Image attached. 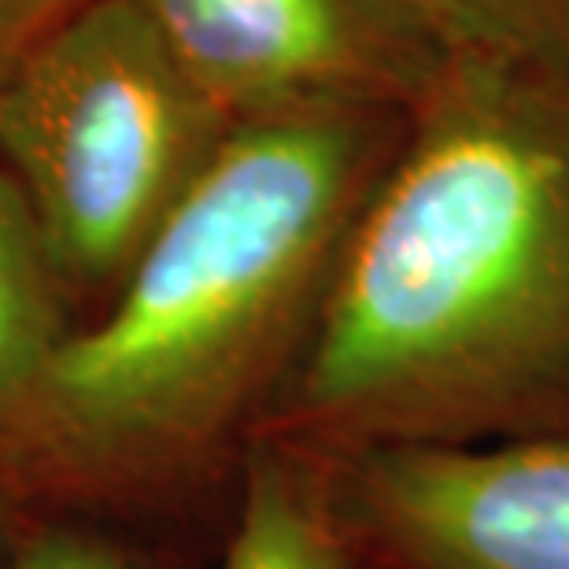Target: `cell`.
Here are the masks:
<instances>
[{
    "instance_id": "obj_4",
    "label": "cell",
    "mask_w": 569,
    "mask_h": 569,
    "mask_svg": "<svg viewBox=\"0 0 569 569\" xmlns=\"http://www.w3.org/2000/svg\"><path fill=\"white\" fill-rule=\"evenodd\" d=\"M315 459L367 569H569L562 437L370 443Z\"/></svg>"
},
{
    "instance_id": "obj_7",
    "label": "cell",
    "mask_w": 569,
    "mask_h": 569,
    "mask_svg": "<svg viewBox=\"0 0 569 569\" xmlns=\"http://www.w3.org/2000/svg\"><path fill=\"white\" fill-rule=\"evenodd\" d=\"M60 284L30 200L0 170V437L30 411L67 340Z\"/></svg>"
},
{
    "instance_id": "obj_9",
    "label": "cell",
    "mask_w": 569,
    "mask_h": 569,
    "mask_svg": "<svg viewBox=\"0 0 569 569\" xmlns=\"http://www.w3.org/2000/svg\"><path fill=\"white\" fill-rule=\"evenodd\" d=\"M0 569H138L119 543L82 526H49L16 543Z\"/></svg>"
},
{
    "instance_id": "obj_10",
    "label": "cell",
    "mask_w": 569,
    "mask_h": 569,
    "mask_svg": "<svg viewBox=\"0 0 569 569\" xmlns=\"http://www.w3.org/2000/svg\"><path fill=\"white\" fill-rule=\"evenodd\" d=\"M78 0H0V93L27 49Z\"/></svg>"
},
{
    "instance_id": "obj_2",
    "label": "cell",
    "mask_w": 569,
    "mask_h": 569,
    "mask_svg": "<svg viewBox=\"0 0 569 569\" xmlns=\"http://www.w3.org/2000/svg\"><path fill=\"white\" fill-rule=\"evenodd\" d=\"M403 122L407 111L362 104L233 122L108 315L67 333L0 437L4 492L133 499L244 455Z\"/></svg>"
},
{
    "instance_id": "obj_11",
    "label": "cell",
    "mask_w": 569,
    "mask_h": 569,
    "mask_svg": "<svg viewBox=\"0 0 569 569\" xmlns=\"http://www.w3.org/2000/svg\"><path fill=\"white\" fill-rule=\"evenodd\" d=\"M4 496H8V492H4V485H0V499H4Z\"/></svg>"
},
{
    "instance_id": "obj_3",
    "label": "cell",
    "mask_w": 569,
    "mask_h": 569,
    "mask_svg": "<svg viewBox=\"0 0 569 569\" xmlns=\"http://www.w3.org/2000/svg\"><path fill=\"white\" fill-rule=\"evenodd\" d=\"M230 130L133 0H78L0 93V156L63 284H119Z\"/></svg>"
},
{
    "instance_id": "obj_1",
    "label": "cell",
    "mask_w": 569,
    "mask_h": 569,
    "mask_svg": "<svg viewBox=\"0 0 569 569\" xmlns=\"http://www.w3.org/2000/svg\"><path fill=\"white\" fill-rule=\"evenodd\" d=\"M569 440V74L455 60L407 111L252 440Z\"/></svg>"
},
{
    "instance_id": "obj_5",
    "label": "cell",
    "mask_w": 569,
    "mask_h": 569,
    "mask_svg": "<svg viewBox=\"0 0 569 569\" xmlns=\"http://www.w3.org/2000/svg\"><path fill=\"white\" fill-rule=\"evenodd\" d=\"M230 122L318 104L411 111L455 56L407 0H133Z\"/></svg>"
},
{
    "instance_id": "obj_6",
    "label": "cell",
    "mask_w": 569,
    "mask_h": 569,
    "mask_svg": "<svg viewBox=\"0 0 569 569\" xmlns=\"http://www.w3.org/2000/svg\"><path fill=\"white\" fill-rule=\"evenodd\" d=\"M222 569H367L326 503L315 455L278 440L248 443Z\"/></svg>"
},
{
    "instance_id": "obj_8",
    "label": "cell",
    "mask_w": 569,
    "mask_h": 569,
    "mask_svg": "<svg viewBox=\"0 0 569 569\" xmlns=\"http://www.w3.org/2000/svg\"><path fill=\"white\" fill-rule=\"evenodd\" d=\"M455 60L569 74V0H407Z\"/></svg>"
}]
</instances>
